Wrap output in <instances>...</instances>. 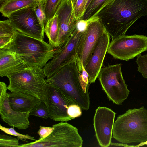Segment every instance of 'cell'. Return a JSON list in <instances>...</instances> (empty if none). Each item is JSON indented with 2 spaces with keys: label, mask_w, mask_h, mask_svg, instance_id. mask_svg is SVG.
<instances>
[{
  "label": "cell",
  "mask_w": 147,
  "mask_h": 147,
  "mask_svg": "<svg viewBox=\"0 0 147 147\" xmlns=\"http://www.w3.org/2000/svg\"><path fill=\"white\" fill-rule=\"evenodd\" d=\"M146 16L147 0H114L95 17L101 20L113 39L125 35L135 22Z\"/></svg>",
  "instance_id": "cell-1"
},
{
  "label": "cell",
  "mask_w": 147,
  "mask_h": 147,
  "mask_svg": "<svg viewBox=\"0 0 147 147\" xmlns=\"http://www.w3.org/2000/svg\"><path fill=\"white\" fill-rule=\"evenodd\" d=\"M5 48L15 52L28 67L32 68H43L52 59L55 52L54 48L43 40L16 30L13 41Z\"/></svg>",
  "instance_id": "cell-2"
},
{
  "label": "cell",
  "mask_w": 147,
  "mask_h": 147,
  "mask_svg": "<svg viewBox=\"0 0 147 147\" xmlns=\"http://www.w3.org/2000/svg\"><path fill=\"white\" fill-rule=\"evenodd\" d=\"M81 70L74 56L45 81L47 83L60 89L81 109L87 110L90 105L89 94L85 92L80 84Z\"/></svg>",
  "instance_id": "cell-3"
},
{
  "label": "cell",
  "mask_w": 147,
  "mask_h": 147,
  "mask_svg": "<svg viewBox=\"0 0 147 147\" xmlns=\"http://www.w3.org/2000/svg\"><path fill=\"white\" fill-rule=\"evenodd\" d=\"M113 137L124 144L147 141V109L144 106L129 109L114 122Z\"/></svg>",
  "instance_id": "cell-4"
},
{
  "label": "cell",
  "mask_w": 147,
  "mask_h": 147,
  "mask_svg": "<svg viewBox=\"0 0 147 147\" xmlns=\"http://www.w3.org/2000/svg\"><path fill=\"white\" fill-rule=\"evenodd\" d=\"M6 77L10 92L30 95L45 102L47 83L43 68L28 67Z\"/></svg>",
  "instance_id": "cell-5"
},
{
  "label": "cell",
  "mask_w": 147,
  "mask_h": 147,
  "mask_svg": "<svg viewBox=\"0 0 147 147\" xmlns=\"http://www.w3.org/2000/svg\"><path fill=\"white\" fill-rule=\"evenodd\" d=\"M52 133L42 140L19 145L18 147H81L83 140L78 129L67 122L53 125Z\"/></svg>",
  "instance_id": "cell-6"
},
{
  "label": "cell",
  "mask_w": 147,
  "mask_h": 147,
  "mask_svg": "<svg viewBox=\"0 0 147 147\" xmlns=\"http://www.w3.org/2000/svg\"><path fill=\"white\" fill-rule=\"evenodd\" d=\"M121 66L119 64L102 68L98 77L109 100L119 105L127 98L130 92L122 75Z\"/></svg>",
  "instance_id": "cell-7"
},
{
  "label": "cell",
  "mask_w": 147,
  "mask_h": 147,
  "mask_svg": "<svg viewBox=\"0 0 147 147\" xmlns=\"http://www.w3.org/2000/svg\"><path fill=\"white\" fill-rule=\"evenodd\" d=\"M147 50V36L124 35L112 39L107 52L115 59L128 61Z\"/></svg>",
  "instance_id": "cell-8"
},
{
  "label": "cell",
  "mask_w": 147,
  "mask_h": 147,
  "mask_svg": "<svg viewBox=\"0 0 147 147\" xmlns=\"http://www.w3.org/2000/svg\"><path fill=\"white\" fill-rule=\"evenodd\" d=\"M88 20L86 28L81 36L76 50V57L79 65L82 62L85 68L100 37L106 30L97 17Z\"/></svg>",
  "instance_id": "cell-9"
},
{
  "label": "cell",
  "mask_w": 147,
  "mask_h": 147,
  "mask_svg": "<svg viewBox=\"0 0 147 147\" xmlns=\"http://www.w3.org/2000/svg\"><path fill=\"white\" fill-rule=\"evenodd\" d=\"M36 6H29L18 10L11 13L8 18L11 25L16 30L28 36L43 40L44 32L35 13V9Z\"/></svg>",
  "instance_id": "cell-10"
},
{
  "label": "cell",
  "mask_w": 147,
  "mask_h": 147,
  "mask_svg": "<svg viewBox=\"0 0 147 147\" xmlns=\"http://www.w3.org/2000/svg\"><path fill=\"white\" fill-rule=\"evenodd\" d=\"M45 102L49 118L53 121L66 122L74 119L67 114L69 106L74 103L59 88L47 83Z\"/></svg>",
  "instance_id": "cell-11"
},
{
  "label": "cell",
  "mask_w": 147,
  "mask_h": 147,
  "mask_svg": "<svg viewBox=\"0 0 147 147\" xmlns=\"http://www.w3.org/2000/svg\"><path fill=\"white\" fill-rule=\"evenodd\" d=\"M83 32L76 28L66 42L56 49L52 59L43 68L45 77L48 78L54 74L76 57L77 46Z\"/></svg>",
  "instance_id": "cell-12"
},
{
  "label": "cell",
  "mask_w": 147,
  "mask_h": 147,
  "mask_svg": "<svg viewBox=\"0 0 147 147\" xmlns=\"http://www.w3.org/2000/svg\"><path fill=\"white\" fill-rule=\"evenodd\" d=\"M116 113L111 109L98 107L93 118L96 136L101 147H109L111 142L112 134Z\"/></svg>",
  "instance_id": "cell-13"
},
{
  "label": "cell",
  "mask_w": 147,
  "mask_h": 147,
  "mask_svg": "<svg viewBox=\"0 0 147 147\" xmlns=\"http://www.w3.org/2000/svg\"><path fill=\"white\" fill-rule=\"evenodd\" d=\"M6 84L0 82V115L1 119L9 125L19 130H25L29 127L30 112H20L13 109L9 105Z\"/></svg>",
  "instance_id": "cell-14"
},
{
  "label": "cell",
  "mask_w": 147,
  "mask_h": 147,
  "mask_svg": "<svg viewBox=\"0 0 147 147\" xmlns=\"http://www.w3.org/2000/svg\"><path fill=\"white\" fill-rule=\"evenodd\" d=\"M56 14L59 24L57 48L64 44L71 36L78 21L75 19L74 8L70 0H62Z\"/></svg>",
  "instance_id": "cell-15"
},
{
  "label": "cell",
  "mask_w": 147,
  "mask_h": 147,
  "mask_svg": "<svg viewBox=\"0 0 147 147\" xmlns=\"http://www.w3.org/2000/svg\"><path fill=\"white\" fill-rule=\"evenodd\" d=\"M110 37L106 30L99 39L85 68L88 75L90 83L95 82L102 68L110 42Z\"/></svg>",
  "instance_id": "cell-16"
},
{
  "label": "cell",
  "mask_w": 147,
  "mask_h": 147,
  "mask_svg": "<svg viewBox=\"0 0 147 147\" xmlns=\"http://www.w3.org/2000/svg\"><path fill=\"white\" fill-rule=\"evenodd\" d=\"M18 55L7 48L0 49V76H7L28 68Z\"/></svg>",
  "instance_id": "cell-17"
},
{
  "label": "cell",
  "mask_w": 147,
  "mask_h": 147,
  "mask_svg": "<svg viewBox=\"0 0 147 147\" xmlns=\"http://www.w3.org/2000/svg\"><path fill=\"white\" fill-rule=\"evenodd\" d=\"M8 97L11 108L20 112H30L42 101L35 96L20 92H10Z\"/></svg>",
  "instance_id": "cell-18"
},
{
  "label": "cell",
  "mask_w": 147,
  "mask_h": 147,
  "mask_svg": "<svg viewBox=\"0 0 147 147\" xmlns=\"http://www.w3.org/2000/svg\"><path fill=\"white\" fill-rule=\"evenodd\" d=\"M40 0H9L0 5V11L5 17L8 18L12 13L22 9L36 6Z\"/></svg>",
  "instance_id": "cell-19"
},
{
  "label": "cell",
  "mask_w": 147,
  "mask_h": 147,
  "mask_svg": "<svg viewBox=\"0 0 147 147\" xmlns=\"http://www.w3.org/2000/svg\"><path fill=\"white\" fill-rule=\"evenodd\" d=\"M59 29V20L57 15L55 14L47 22L44 29V32L49 39V43L55 49L57 47Z\"/></svg>",
  "instance_id": "cell-20"
},
{
  "label": "cell",
  "mask_w": 147,
  "mask_h": 147,
  "mask_svg": "<svg viewBox=\"0 0 147 147\" xmlns=\"http://www.w3.org/2000/svg\"><path fill=\"white\" fill-rule=\"evenodd\" d=\"M16 31L9 19L0 21V49L7 47L12 42Z\"/></svg>",
  "instance_id": "cell-21"
},
{
  "label": "cell",
  "mask_w": 147,
  "mask_h": 147,
  "mask_svg": "<svg viewBox=\"0 0 147 147\" xmlns=\"http://www.w3.org/2000/svg\"><path fill=\"white\" fill-rule=\"evenodd\" d=\"M114 0H91L80 20L87 21L94 18L105 6Z\"/></svg>",
  "instance_id": "cell-22"
},
{
  "label": "cell",
  "mask_w": 147,
  "mask_h": 147,
  "mask_svg": "<svg viewBox=\"0 0 147 147\" xmlns=\"http://www.w3.org/2000/svg\"><path fill=\"white\" fill-rule=\"evenodd\" d=\"M62 0H43L42 2L47 22L55 15Z\"/></svg>",
  "instance_id": "cell-23"
},
{
  "label": "cell",
  "mask_w": 147,
  "mask_h": 147,
  "mask_svg": "<svg viewBox=\"0 0 147 147\" xmlns=\"http://www.w3.org/2000/svg\"><path fill=\"white\" fill-rule=\"evenodd\" d=\"M19 139L7 135L0 134V147H18Z\"/></svg>",
  "instance_id": "cell-24"
},
{
  "label": "cell",
  "mask_w": 147,
  "mask_h": 147,
  "mask_svg": "<svg viewBox=\"0 0 147 147\" xmlns=\"http://www.w3.org/2000/svg\"><path fill=\"white\" fill-rule=\"evenodd\" d=\"M136 62L138 66V71L144 78L147 79V54L137 56Z\"/></svg>",
  "instance_id": "cell-25"
},
{
  "label": "cell",
  "mask_w": 147,
  "mask_h": 147,
  "mask_svg": "<svg viewBox=\"0 0 147 147\" xmlns=\"http://www.w3.org/2000/svg\"><path fill=\"white\" fill-rule=\"evenodd\" d=\"M86 0H77L74 7V11L76 21H78L83 16L86 9Z\"/></svg>",
  "instance_id": "cell-26"
},
{
  "label": "cell",
  "mask_w": 147,
  "mask_h": 147,
  "mask_svg": "<svg viewBox=\"0 0 147 147\" xmlns=\"http://www.w3.org/2000/svg\"><path fill=\"white\" fill-rule=\"evenodd\" d=\"M30 115L36 116L45 119L49 117L47 106L45 102L41 101L38 105L30 113Z\"/></svg>",
  "instance_id": "cell-27"
},
{
  "label": "cell",
  "mask_w": 147,
  "mask_h": 147,
  "mask_svg": "<svg viewBox=\"0 0 147 147\" xmlns=\"http://www.w3.org/2000/svg\"><path fill=\"white\" fill-rule=\"evenodd\" d=\"M1 130L4 133L9 135L16 136L19 140H26L29 139L34 141H36L37 140L34 138L33 137L30 136L28 134L24 135L20 134L16 132L14 129V127L11 128H7L0 125Z\"/></svg>",
  "instance_id": "cell-28"
},
{
  "label": "cell",
  "mask_w": 147,
  "mask_h": 147,
  "mask_svg": "<svg viewBox=\"0 0 147 147\" xmlns=\"http://www.w3.org/2000/svg\"><path fill=\"white\" fill-rule=\"evenodd\" d=\"M35 10L38 20L44 31L45 26L47 22V20L42 3L40 0L38 5L35 8Z\"/></svg>",
  "instance_id": "cell-29"
},
{
  "label": "cell",
  "mask_w": 147,
  "mask_h": 147,
  "mask_svg": "<svg viewBox=\"0 0 147 147\" xmlns=\"http://www.w3.org/2000/svg\"><path fill=\"white\" fill-rule=\"evenodd\" d=\"M81 73L79 77V80L81 86L85 93L89 94L88 88L89 86V76L83 66L82 62L81 63Z\"/></svg>",
  "instance_id": "cell-30"
},
{
  "label": "cell",
  "mask_w": 147,
  "mask_h": 147,
  "mask_svg": "<svg viewBox=\"0 0 147 147\" xmlns=\"http://www.w3.org/2000/svg\"><path fill=\"white\" fill-rule=\"evenodd\" d=\"M81 108L78 105L74 104L70 105L67 109L68 114L73 119L81 115Z\"/></svg>",
  "instance_id": "cell-31"
},
{
  "label": "cell",
  "mask_w": 147,
  "mask_h": 147,
  "mask_svg": "<svg viewBox=\"0 0 147 147\" xmlns=\"http://www.w3.org/2000/svg\"><path fill=\"white\" fill-rule=\"evenodd\" d=\"M53 127L40 126L37 133L40 136L38 140H42L49 136L54 130Z\"/></svg>",
  "instance_id": "cell-32"
},
{
  "label": "cell",
  "mask_w": 147,
  "mask_h": 147,
  "mask_svg": "<svg viewBox=\"0 0 147 147\" xmlns=\"http://www.w3.org/2000/svg\"><path fill=\"white\" fill-rule=\"evenodd\" d=\"M70 0L71 1V4H72V5L74 8V5L76 1L77 0Z\"/></svg>",
  "instance_id": "cell-33"
},
{
  "label": "cell",
  "mask_w": 147,
  "mask_h": 147,
  "mask_svg": "<svg viewBox=\"0 0 147 147\" xmlns=\"http://www.w3.org/2000/svg\"><path fill=\"white\" fill-rule=\"evenodd\" d=\"M9 0H0V5L3 4Z\"/></svg>",
  "instance_id": "cell-34"
},
{
  "label": "cell",
  "mask_w": 147,
  "mask_h": 147,
  "mask_svg": "<svg viewBox=\"0 0 147 147\" xmlns=\"http://www.w3.org/2000/svg\"><path fill=\"white\" fill-rule=\"evenodd\" d=\"M91 0H86V8L88 5Z\"/></svg>",
  "instance_id": "cell-35"
},
{
  "label": "cell",
  "mask_w": 147,
  "mask_h": 147,
  "mask_svg": "<svg viewBox=\"0 0 147 147\" xmlns=\"http://www.w3.org/2000/svg\"><path fill=\"white\" fill-rule=\"evenodd\" d=\"M41 1H42L43 0H40Z\"/></svg>",
  "instance_id": "cell-36"
}]
</instances>
